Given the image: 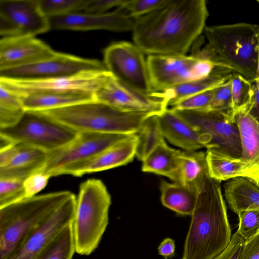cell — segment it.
Returning <instances> with one entry per match:
<instances>
[{
    "label": "cell",
    "instance_id": "obj_1",
    "mask_svg": "<svg viewBox=\"0 0 259 259\" xmlns=\"http://www.w3.org/2000/svg\"><path fill=\"white\" fill-rule=\"evenodd\" d=\"M208 15L205 0H168L136 18L134 44L148 55H186L203 32Z\"/></svg>",
    "mask_w": 259,
    "mask_h": 259
},
{
    "label": "cell",
    "instance_id": "obj_2",
    "mask_svg": "<svg viewBox=\"0 0 259 259\" xmlns=\"http://www.w3.org/2000/svg\"><path fill=\"white\" fill-rule=\"evenodd\" d=\"M221 182L209 176L198 194L182 259H213L232 238Z\"/></svg>",
    "mask_w": 259,
    "mask_h": 259
},
{
    "label": "cell",
    "instance_id": "obj_3",
    "mask_svg": "<svg viewBox=\"0 0 259 259\" xmlns=\"http://www.w3.org/2000/svg\"><path fill=\"white\" fill-rule=\"evenodd\" d=\"M72 194L52 192L0 208V259H6Z\"/></svg>",
    "mask_w": 259,
    "mask_h": 259
},
{
    "label": "cell",
    "instance_id": "obj_4",
    "mask_svg": "<svg viewBox=\"0 0 259 259\" xmlns=\"http://www.w3.org/2000/svg\"><path fill=\"white\" fill-rule=\"evenodd\" d=\"M204 34L217 59L254 82L257 77L259 25L245 22L206 26Z\"/></svg>",
    "mask_w": 259,
    "mask_h": 259
},
{
    "label": "cell",
    "instance_id": "obj_5",
    "mask_svg": "<svg viewBox=\"0 0 259 259\" xmlns=\"http://www.w3.org/2000/svg\"><path fill=\"white\" fill-rule=\"evenodd\" d=\"M37 112L78 132L127 135L136 134L154 115L122 111L95 100Z\"/></svg>",
    "mask_w": 259,
    "mask_h": 259
},
{
    "label": "cell",
    "instance_id": "obj_6",
    "mask_svg": "<svg viewBox=\"0 0 259 259\" xmlns=\"http://www.w3.org/2000/svg\"><path fill=\"white\" fill-rule=\"evenodd\" d=\"M111 196L104 183L91 178L82 182L73 224L76 252L89 255L98 247L109 222Z\"/></svg>",
    "mask_w": 259,
    "mask_h": 259
},
{
    "label": "cell",
    "instance_id": "obj_7",
    "mask_svg": "<svg viewBox=\"0 0 259 259\" xmlns=\"http://www.w3.org/2000/svg\"><path fill=\"white\" fill-rule=\"evenodd\" d=\"M147 62L154 92L204 78L217 68L229 69L217 59L207 45L198 53L190 56L148 55Z\"/></svg>",
    "mask_w": 259,
    "mask_h": 259
},
{
    "label": "cell",
    "instance_id": "obj_8",
    "mask_svg": "<svg viewBox=\"0 0 259 259\" xmlns=\"http://www.w3.org/2000/svg\"><path fill=\"white\" fill-rule=\"evenodd\" d=\"M78 132L43 114L25 111L14 125L0 128V135L16 143L33 147L47 152L59 149L74 140Z\"/></svg>",
    "mask_w": 259,
    "mask_h": 259
},
{
    "label": "cell",
    "instance_id": "obj_9",
    "mask_svg": "<svg viewBox=\"0 0 259 259\" xmlns=\"http://www.w3.org/2000/svg\"><path fill=\"white\" fill-rule=\"evenodd\" d=\"M144 53L135 44L118 42L104 51L103 63L114 77L148 95L154 92Z\"/></svg>",
    "mask_w": 259,
    "mask_h": 259
},
{
    "label": "cell",
    "instance_id": "obj_10",
    "mask_svg": "<svg viewBox=\"0 0 259 259\" xmlns=\"http://www.w3.org/2000/svg\"><path fill=\"white\" fill-rule=\"evenodd\" d=\"M130 135L78 132L76 138L65 146L47 152L46 163L42 171L51 177L58 176L63 168L88 160Z\"/></svg>",
    "mask_w": 259,
    "mask_h": 259
},
{
    "label": "cell",
    "instance_id": "obj_11",
    "mask_svg": "<svg viewBox=\"0 0 259 259\" xmlns=\"http://www.w3.org/2000/svg\"><path fill=\"white\" fill-rule=\"evenodd\" d=\"M108 73L107 70H90L70 76L42 79L0 78V85L19 96L64 92H83L94 94Z\"/></svg>",
    "mask_w": 259,
    "mask_h": 259
},
{
    "label": "cell",
    "instance_id": "obj_12",
    "mask_svg": "<svg viewBox=\"0 0 259 259\" xmlns=\"http://www.w3.org/2000/svg\"><path fill=\"white\" fill-rule=\"evenodd\" d=\"M107 70L103 62L56 52L53 57L38 62L0 70V78L42 79L70 76L90 70Z\"/></svg>",
    "mask_w": 259,
    "mask_h": 259
},
{
    "label": "cell",
    "instance_id": "obj_13",
    "mask_svg": "<svg viewBox=\"0 0 259 259\" xmlns=\"http://www.w3.org/2000/svg\"><path fill=\"white\" fill-rule=\"evenodd\" d=\"M95 101L119 110L159 115L168 108L162 98L142 93L109 73L94 93Z\"/></svg>",
    "mask_w": 259,
    "mask_h": 259
},
{
    "label": "cell",
    "instance_id": "obj_14",
    "mask_svg": "<svg viewBox=\"0 0 259 259\" xmlns=\"http://www.w3.org/2000/svg\"><path fill=\"white\" fill-rule=\"evenodd\" d=\"M172 110L196 130L211 137V142L208 148L217 147L235 157L241 156V144L238 128L224 115L213 111Z\"/></svg>",
    "mask_w": 259,
    "mask_h": 259
},
{
    "label": "cell",
    "instance_id": "obj_15",
    "mask_svg": "<svg viewBox=\"0 0 259 259\" xmlns=\"http://www.w3.org/2000/svg\"><path fill=\"white\" fill-rule=\"evenodd\" d=\"M76 200L70 196L6 259H36L49 244L74 221Z\"/></svg>",
    "mask_w": 259,
    "mask_h": 259
},
{
    "label": "cell",
    "instance_id": "obj_16",
    "mask_svg": "<svg viewBox=\"0 0 259 259\" xmlns=\"http://www.w3.org/2000/svg\"><path fill=\"white\" fill-rule=\"evenodd\" d=\"M49 19L51 29L105 30L119 32L132 31L136 20L119 8L103 13L80 12Z\"/></svg>",
    "mask_w": 259,
    "mask_h": 259
},
{
    "label": "cell",
    "instance_id": "obj_17",
    "mask_svg": "<svg viewBox=\"0 0 259 259\" xmlns=\"http://www.w3.org/2000/svg\"><path fill=\"white\" fill-rule=\"evenodd\" d=\"M56 52L35 36L2 38L0 40V70L35 63L53 57Z\"/></svg>",
    "mask_w": 259,
    "mask_h": 259
},
{
    "label": "cell",
    "instance_id": "obj_18",
    "mask_svg": "<svg viewBox=\"0 0 259 259\" xmlns=\"http://www.w3.org/2000/svg\"><path fill=\"white\" fill-rule=\"evenodd\" d=\"M138 142L137 135H131L94 157L63 168L58 175L81 177L126 165L136 156Z\"/></svg>",
    "mask_w": 259,
    "mask_h": 259
},
{
    "label": "cell",
    "instance_id": "obj_19",
    "mask_svg": "<svg viewBox=\"0 0 259 259\" xmlns=\"http://www.w3.org/2000/svg\"><path fill=\"white\" fill-rule=\"evenodd\" d=\"M0 15L9 20L23 35L35 36L51 29L40 0H1Z\"/></svg>",
    "mask_w": 259,
    "mask_h": 259
},
{
    "label": "cell",
    "instance_id": "obj_20",
    "mask_svg": "<svg viewBox=\"0 0 259 259\" xmlns=\"http://www.w3.org/2000/svg\"><path fill=\"white\" fill-rule=\"evenodd\" d=\"M158 117L163 136L172 145L185 151L209 146L212 139L208 134L196 130L172 109L167 108Z\"/></svg>",
    "mask_w": 259,
    "mask_h": 259
},
{
    "label": "cell",
    "instance_id": "obj_21",
    "mask_svg": "<svg viewBox=\"0 0 259 259\" xmlns=\"http://www.w3.org/2000/svg\"><path fill=\"white\" fill-rule=\"evenodd\" d=\"M234 122L240 133L242 152L239 158L244 164L245 178L259 187V121L247 109L236 113Z\"/></svg>",
    "mask_w": 259,
    "mask_h": 259
},
{
    "label": "cell",
    "instance_id": "obj_22",
    "mask_svg": "<svg viewBox=\"0 0 259 259\" xmlns=\"http://www.w3.org/2000/svg\"><path fill=\"white\" fill-rule=\"evenodd\" d=\"M232 73L228 68H217L207 77L153 92L151 95L163 99L168 106H171L183 99L220 86L229 80Z\"/></svg>",
    "mask_w": 259,
    "mask_h": 259
},
{
    "label": "cell",
    "instance_id": "obj_23",
    "mask_svg": "<svg viewBox=\"0 0 259 259\" xmlns=\"http://www.w3.org/2000/svg\"><path fill=\"white\" fill-rule=\"evenodd\" d=\"M18 150L11 161L0 168V178L24 181L31 174L43 170L47 152L33 147L17 143Z\"/></svg>",
    "mask_w": 259,
    "mask_h": 259
},
{
    "label": "cell",
    "instance_id": "obj_24",
    "mask_svg": "<svg viewBox=\"0 0 259 259\" xmlns=\"http://www.w3.org/2000/svg\"><path fill=\"white\" fill-rule=\"evenodd\" d=\"M224 196L230 208L238 214L247 210H259V187L245 177L227 180L223 185Z\"/></svg>",
    "mask_w": 259,
    "mask_h": 259
},
{
    "label": "cell",
    "instance_id": "obj_25",
    "mask_svg": "<svg viewBox=\"0 0 259 259\" xmlns=\"http://www.w3.org/2000/svg\"><path fill=\"white\" fill-rule=\"evenodd\" d=\"M208 176L206 152L182 150L178 167L169 179L199 191Z\"/></svg>",
    "mask_w": 259,
    "mask_h": 259
},
{
    "label": "cell",
    "instance_id": "obj_26",
    "mask_svg": "<svg viewBox=\"0 0 259 259\" xmlns=\"http://www.w3.org/2000/svg\"><path fill=\"white\" fill-rule=\"evenodd\" d=\"M20 97L25 111H32L57 109L95 100L94 94L83 92L39 93Z\"/></svg>",
    "mask_w": 259,
    "mask_h": 259
},
{
    "label": "cell",
    "instance_id": "obj_27",
    "mask_svg": "<svg viewBox=\"0 0 259 259\" xmlns=\"http://www.w3.org/2000/svg\"><path fill=\"white\" fill-rule=\"evenodd\" d=\"M163 206L179 215H192L199 191L183 184L162 180L160 184Z\"/></svg>",
    "mask_w": 259,
    "mask_h": 259
},
{
    "label": "cell",
    "instance_id": "obj_28",
    "mask_svg": "<svg viewBox=\"0 0 259 259\" xmlns=\"http://www.w3.org/2000/svg\"><path fill=\"white\" fill-rule=\"evenodd\" d=\"M206 159L209 177L218 181L245 177V166L240 158L235 157L217 147H209Z\"/></svg>",
    "mask_w": 259,
    "mask_h": 259
},
{
    "label": "cell",
    "instance_id": "obj_29",
    "mask_svg": "<svg viewBox=\"0 0 259 259\" xmlns=\"http://www.w3.org/2000/svg\"><path fill=\"white\" fill-rule=\"evenodd\" d=\"M181 151L171 148L163 140L142 161V171L170 178L178 167Z\"/></svg>",
    "mask_w": 259,
    "mask_h": 259
},
{
    "label": "cell",
    "instance_id": "obj_30",
    "mask_svg": "<svg viewBox=\"0 0 259 259\" xmlns=\"http://www.w3.org/2000/svg\"><path fill=\"white\" fill-rule=\"evenodd\" d=\"M135 134L138 139L136 156L142 161L159 143L165 140L158 115L147 118Z\"/></svg>",
    "mask_w": 259,
    "mask_h": 259
},
{
    "label": "cell",
    "instance_id": "obj_31",
    "mask_svg": "<svg viewBox=\"0 0 259 259\" xmlns=\"http://www.w3.org/2000/svg\"><path fill=\"white\" fill-rule=\"evenodd\" d=\"M73 224L60 232L36 259H72L76 252Z\"/></svg>",
    "mask_w": 259,
    "mask_h": 259
},
{
    "label": "cell",
    "instance_id": "obj_32",
    "mask_svg": "<svg viewBox=\"0 0 259 259\" xmlns=\"http://www.w3.org/2000/svg\"><path fill=\"white\" fill-rule=\"evenodd\" d=\"M25 112L20 97L0 85V128L16 124Z\"/></svg>",
    "mask_w": 259,
    "mask_h": 259
},
{
    "label": "cell",
    "instance_id": "obj_33",
    "mask_svg": "<svg viewBox=\"0 0 259 259\" xmlns=\"http://www.w3.org/2000/svg\"><path fill=\"white\" fill-rule=\"evenodd\" d=\"M231 84L232 117L238 112L249 109L251 104L254 91L253 82L242 75L233 72L230 78Z\"/></svg>",
    "mask_w": 259,
    "mask_h": 259
},
{
    "label": "cell",
    "instance_id": "obj_34",
    "mask_svg": "<svg viewBox=\"0 0 259 259\" xmlns=\"http://www.w3.org/2000/svg\"><path fill=\"white\" fill-rule=\"evenodd\" d=\"M89 0H40V7L48 18L83 12Z\"/></svg>",
    "mask_w": 259,
    "mask_h": 259
},
{
    "label": "cell",
    "instance_id": "obj_35",
    "mask_svg": "<svg viewBox=\"0 0 259 259\" xmlns=\"http://www.w3.org/2000/svg\"><path fill=\"white\" fill-rule=\"evenodd\" d=\"M23 181L17 179L0 178V208L27 198Z\"/></svg>",
    "mask_w": 259,
    "mask_h": 259
},
{
    "label": "cell",
    "instance_id": "obj_36",
    "mask_svg": "<svg viewBox=\"0 0 259 259\" xmlns=\"http://www.w3.org/2000/svg\"><path fill=\"white\" fill-rule=\"evenodd\" d=\"M231 105V84L230 78L225 83L215 89L208 111L220 113L234 122L232 117Z\"/></svg>",
    "mask_w": 259,
    "mask_h": 259
},
{
    "label": "cell",
    "instance_id": "obj_37",
    "mask_svg": "<svg viewBox=\"0 0 259 259\" xmlns=\"http://www.w3.org/2000/svg\"><path fill=\"white\" fill-rule=\"evenodd\" d=\"M215 89L206 91L183 99L172 105L170 109L175 110L208 111Z\"/></svg>",
    "mask_w": 259,
    "mask_h": 259
},
{
    "label": "cell",
    "instance_id": "obj_38",
    "mask_svg": "<svg viewBox=\"0 0 259 259\" xmlns=\"http://www.w3.org/2000/svg\"><path fill=\"white\" fill-rule=\"evenodd\" d=\"M237 233L245 241L259 233V210H247L240 212Z\"/></svg>",
    "mask_w": 259,
    "mask_h": 259
},
{
    "label": "cell",
    "instance_id": "obj_39",
    "mask_svg": "<svg viewBox=\"0 0 259 259\" xmlns=\"http://www.w3.org/2000/svg\"><path fill=\"white\" fill-rule=\"evenodd\" d=\"M168 1L125 0L119 8L124 10L132 17L137 18L159 9Z\"/></svg>",
    "mask_w": 259,
    "mask_h": 259
},
{
    "label": "cell",
    "instance_id": "obj_40",
    "mask_svg": "<svg viewBox=\"0 0 259 259\" xmlns=\"http://www.w3.org/2000/svg\"><path fill=\"white\" fill-rule=\"evenodd\" d=\"M50 175L44 171L33 173L26 178L23 181V187L26 198L36 195L47 185Z\"/></svg>",
    "mask_w": 259,
    "mask_h": 259
},
{
    "label": "cell",
    "instance_id": "obj_41",
    "mask_svg": "<svg viewBox=\"0 0 259 259\" xmlns=\"http://www.w3.org/2000/svg\"><path fill=\"white\" fill-rule=\"evenodd\" d=\"M125 0H89L82 12L89 13H103L108 12L114 7H120Z\"/></svg>",
    "mask_w": 259,
    "mask_h": 259
},
{
    "label": "cell",
    "instance_id": "obj_42",
    "mask_svg": "<svg viewBox=\"0 0 259 259\" xmlns=\"http://www.w3.org/2000/svg\"><path fill=\"white\" fill-rule=\"evenodd\" d=\"M245 241L236 232L228 246L213 259H238Z\"/></svg>",
    "mask_w": 259,
    "mask_h": 259
},
{
    "label": "cell",
    "instance_id": "obj_43",
    "mask_svg": "<svg viewBox=\"0 0 259 259\" xmlns=\"http://www.w3.org/2000/svg\"><path fill=\"white\" fill-rule=\"evenodd\" d=\"M238 259H259V233L245 241Z\"/></svg>",
    "mask_w": 259,
    "mask_h": 259
},
{
    "label": "cell",
    "instance_id": "obj_44",
    "mask_svg": "<svg viewBox=\"0 0 259 259\" xmlns=\"http://www.w3.org/2000/svg\"><path fill=\"white\" fill-rule=\"evenodd\" d=\"M175 248L174 241L170 238H166L160 243L158 250L160 255L163 256L165 259H168L174 256Z\"/></svg>",
    "mask_w": 259,
    "mask_h": 259
},
{
    "label": "cell",
    "instance_id": "obj_45",
    "mask_svg": "<svg viewBox=\"0 0 259 259\" xmlns=\"http://www.w3.org/2000/svg\"><path fill=\"white\" fill-rule=\"evenodd\" d=\"M18 150V144L0 151V168L8 165Z\"/></svg>",
    "mask_w": 259,
    "mask_h": 259
},
{
    "label": "cell",
    "instance_id": "obj_46",
    "mask_svg": "<svg viewBox=\"0 0 259 259\" xmlns=\"http://www.w3.org/2000/svg\"><path fill=\"white\" fill-rule=\"evenodd\" d=\"M254 94L248 110L250 113L259 121V85L253 82Z\"/></svg>",
    "mask_w": 259,
    "mask_h": 259
},
{
    "label": "cell",
    "instance_id": "obj_47",
    "mask_svg": "<svg viewBox=\"0 0 259 259\" xmlns=\"http://www.w3.org/2000/svg\"><path fill=\"white\" fill-rule=\"evenodd\" d=\"M256 82L259 85V50H258V66H257V77L256 78L254 81Z\"/></svg>",
    "mask_w": 259,
    "mask_h": 259
},
{
    "label": "cell",
    "instance_id": "obj_48",
    "mask_svg": "<svg viewBox=\"0 0 259 259\" xmlns=\"http://www.w3.org/2000/svg\"><path fill=\"white\" fill-rule=\"evenodd\" d=\"M257 2L259 3V0H258Z\"/></svg>",
    "mask_w": 259,
    "mask_h": 259
}]
</instances>
